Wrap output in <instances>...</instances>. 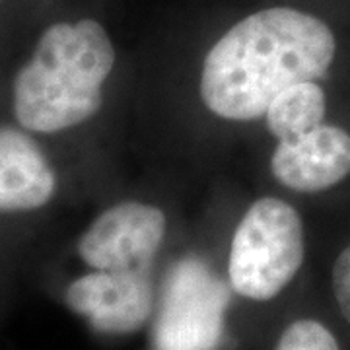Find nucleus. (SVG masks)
Masks as SVG:
<instances>
[{
    "label": "nucleus",
    "mask_w": 350,
    "mask_h": 350,
    "mask_svg": "<svg viewBox=\"0 0 350 350\" xmlns=\"http://www.w3.org/2000/svg\"><path fill=\"white\" fill-rule=\"evenodd\" d=\"M55 172L22 131L0 126V213H27L55 195Z\"/></svg>",
    "instance_id": "obj_8"
},
{
    "label": "nucleus",
    "mask_w": 350,
    "mask_h": 350,
    "mask_svg": "<svg viewBox=\"0 0 350 350\" xmlns=\"http://www.w3.org/2000/svg\"><path fill=\"white\" fill-rule=\"evenodd\" d=\"M304 261V226L288 202L255 200L241 218L230 250L232 288L251 300L275 298Z\"/></svg>",
    "instance_id": "obj_3"
},
{
    "label": "nucleus",
    "mask_w": 350,
    "mask_h": 350,
    "mask_svg": "<svg viewBox=\"0 0 350 350\" xmlns=\"http://www.w3.org/2000/svg\"><path fill=\"white\" fill-rule=\"evenodd\" d=\"M165 216L144 202H121L100 214L78 241V253L98 271H140L162 245Z\"/></svg>",
    "instance_id": "obj_5"
},
{
    "label": "nucleus",
    "mask_w": 350,
    "mask_h": 350,
    "mask_svg": "<svg viewBox=\"0 0 350 350\" xmlns=\"http://www.w3.org/2000/svg\"><path fill=\"white\" fill-rule=\"evenodd\" d=\"M228 292L202 265L185 261L165 288L156 350H214L222 337Z\"/></svg>",
    "instance_id": "obj_4"
},
{
    "label": "nucleus",
    "mask_w": 350,
    "mask_h": 350,
    "mask_svg": "<svg viewBox=\"0 0 350 350\" xmlns=\"http://www.w3.org/2000/svg\"><path fill=\"white\" fill-rule=\"evenodd\" d=\"M327 100L315 82H300L282 90L267 107V125L278 140L298 138L323 125Z\"/></svg>",
    "instance_id": "obj_9"
},
{
    "label": "nucleus",
    "mask_w": 350,
    "mask_h": 350,
    "mask_svg": "<svg viewBox=\"0 0 350 350\" xmlns=\"http://www.w3.org/2000/svg\"><path fill=\"white\" fill-rule=\"evenodd\" d=\"M337 53L331 27L288 6L251 14L208 51L200 98L218 117L251 121L286 88L323 78Z\"/></svg>",
    "instance_id": "obj_1"
},
{
    "label": "nucleus",
    "mask_w": 350,
    "mask_h": 350,
    "mask_svg": "<svg viewBox=\"0 0 350 350\" xmlns=\"http://www.w3.org/2000/svg\"><path fill=\"white\" fill-rule=\"evenodd\" d=\"M276 350H338L331 331L313 319H300L288 327Z\"/></svg>",
    "instance_id": "obj_10"
},
{
    "label": "nucleus",
    "mask_w": 350,
    "mask_h": 350,
    "mask_svg": "<svg viewBox=\"0 0 350 350\" xmlns=\"http://www.w3.org/2000/svg\"><path fill=\"white\" fill-rule=\"evenodd\" d=\"M333 292L338 308L350 323V247L338 255L333 267Z\"/></svg>",
    "instance_id": "obj_11"
},
{
    "label": "nucleus",
    "mask_w": 350,
    "mask_h": 350,
    "mask_svg": "<svg viewBox=\"0 0 350 350\" xmlns=\"http://www.w3.org/2000/svg\"><path fill=\"white\" fill-rule=\"evenodd\" d=\"M115 64V49L96 20L57 22L39 38L31 61L14 80V113L36 133H59L100 111L101 88Z\"/></svg>",
    "instance_id": "obj_2"
},
{
    "label": "nucleus",
    "mask_w": 350,
    "mask_h": 350,
    "mask_svg": "<svg viewBox=\"0 0 350 350\" xmlns=\"http://www.w3.org/2000/svg\"><path fill=\"white\" fill-rule=\"evenodd\" d=\"M72 312L101 333H133L152 312V288L142 271H98L66 290Z\"/></svg>",
    "instance_id": "obj_6"
},
{
    "label": "nucleus",
    "mask_w": 350,
    "mask_h": 350,
    "mask_svg": "<svg viewBox=\"0 0 350 350\" xmlns=\"http://www.w3.org/2000/svg\"><path fill=\"white\" fill-rule=\"evenodd\" d=\"M271 170L284 187L313 193L340 183L350 174V135L335 125H319L298 138L280 140Z\"/></svg>",
    "instance_id": "obj_7"
}]
</instances>
